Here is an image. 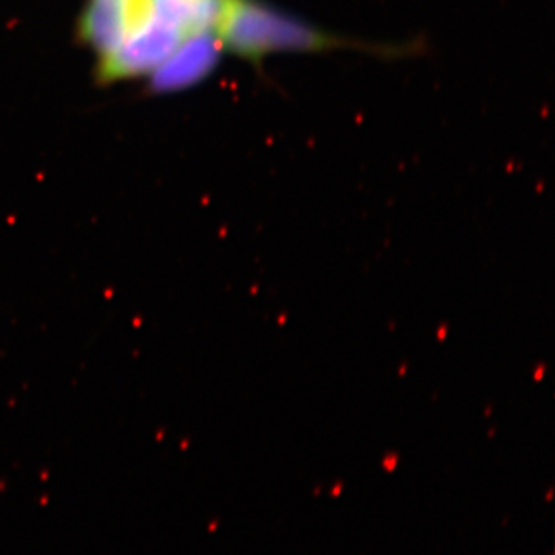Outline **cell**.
Returning a JSON list of instances; mask_svg holds the SVG:
<instances>
[{
	"label": "cell",
	"instance_id": "obj_1",
	"mask_svg": "<svg viewBox=\"0 0 555 555\" xmlns=\"http://www.w3.org/2000/svg\"><path fill=\"white\" fill-rule=\"evenodd\" d=\"M156 20L153 0H89L79 38L104 60Z\"/></svg>",
	"mask_w": 555,
	"mask_h": 555
},
{
	"label": "cell",
	"instance_id": "obj_2",
	"mask_svg": "<svg viewBox=\"0 0 555 555\" xmlns=\"http://www.w3.org/2000/svg\"><path fill=\"white\" fill-rule=\"evenodd\" d=\"M219 46L215 33H203L185 40L173 54L152 73L156 91H173L204 78L217 61Z\"/></svg>",
	"mask_w": 555,
	"mask_h": 555
}]
</instances>
